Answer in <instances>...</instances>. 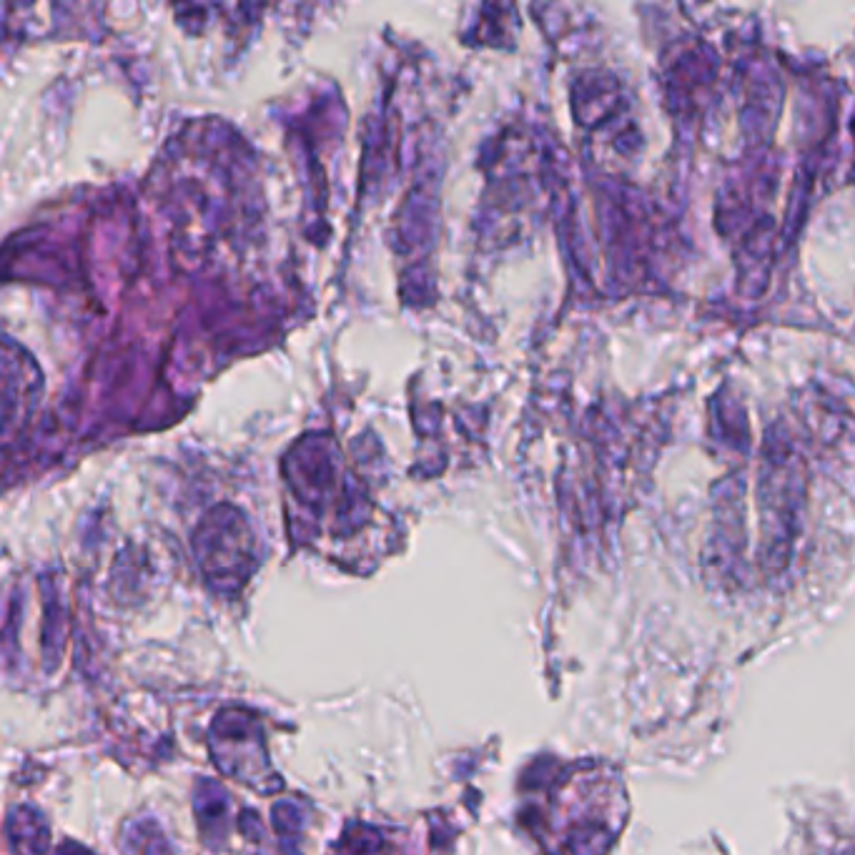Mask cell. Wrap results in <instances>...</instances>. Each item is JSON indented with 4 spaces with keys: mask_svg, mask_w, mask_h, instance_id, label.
<instances>
[{
    "mask_svg": "<svg viewBox=\"0 0 855 855\" xmlns=\"http://www.w3.org/2000/svg\"><path fill=\"white\" fill-rule=\"evenodd\" d=\"M58 855H91V853H88V850H83V848H78V845L68 843L66 848L58 850Z\"/></svg>",
    "mask_w": 855,
    "mask_h": 855,
    "instance_id": "2",
    "label": "cell"
},
{
    "mask_svg": "<svg viewBox=\"0 0 855 855\" xmlns=\"http://www.w3.org/2000/svg\"><path fill=\"white\" fill-rule=\"evenodd\" d=\"M8 838L18 855H41L48 845L46 823L36 810L21 808L8 818Z\"/></svg>",
    "mask_w": 855,
    "mask_h": 855,
    "instance_id": "1",
    "label": "cell"
}]
</instances>
